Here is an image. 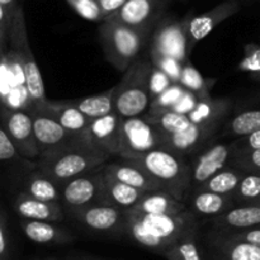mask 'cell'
I'll use <instances>...</instances> for the list:
<instances>
[{
  "mask_svg": "<svg viewBox=\"0 0 260 260\" xmlns=\"http://www.w3.org/2000/svg\"><path fill=\"white\" fill-rule=\"evenodd\" d=\"M96 2H98L99 7H101L102 12H103L104 17H106L107 19L109 15L114 14L117 10L121 9L127 0H96Z\"/></svg>",
  "mask_w": 260,
  "mask_h": 260,
  "instance_id": "7dc6e473",
  "label": "cell"
},
{
  "mask_svg": "<svg viewBox=\"0 0 260 260\" xmlns=\"http://www.w3.org/2000/svg\"><path fill=\"white\" fill-rule=\"evenodd\" d=\"M104 179H106L107 205L116 206L123 211L134 208L147 193L146 190L124 184L106 174H104Z\"/></svg>",
  "mask_w": 260,
  "mask_h": 260,
  "instance_id": "83f0119b",
  "label": "cell"
},
{
  "mask_svg": "<svg viewBox=\"0 0 260 260\" xmlns=\"http://www.w3.org/2000/svg\"><path fill=\"white\" fill-rule=\"evenodd\" d=\"M103 172L104 174L118 182L146 190V192L164 190L162 185L151 174H149L144 168L129 159L119 157V161L106 162L103 165Z\"/></svg>",
  "mask_w": 260,
  "mask_h": 260,
  "instance_id": "e0dca14e",
  "label": "cell"
},
{
  "mask_svg": "<svg viewBox=\"0 0 260 260\" xmlns=\"http://www.w3.org/2000/svg\"><path fill=\"white\" fill-rule=\"evenodd\" d=\"M238 70L249 74L254 80L260 81V45L248 43L244 47V57L239 62Z\"/></svg>",
  "mask_w": 260,
  "mask_h": 260,
  "instance_id": "74e56055",
  "label": "cell"
},
{
  "mask_svg": "<svg viewBox=\"0 0 260 260\" xmlns=\"http://www.w3.org/2000/svg\"><path fill=\"white\" fill-rule=\"evenodd\" d=\"M260 129V108L246 109L234 116L226 124L225 136L233 140L248 136Z\"/></svg>",
  "mask_w": 260,
  "mask_h": 260,
  "instance_id": "4dcf8cb0",
  "label": "cell"
},
{
  "mask_svg": "<svg viewBox=\"0 0 260 260\" xmlns=\"http://www.w3.org/2000/svg\"><path fill=\"white\" fill-rule=\"evenodd\" d=\"M200 99L201 98L197 95V94L193 93V91L188 90L187 89L184 93V95H183L182 98H180V101L178 102L174 107H173L172 111L177 112V113L189 114L190 112L196 108V106L198 104Z\"/></svg>",
  "mask_w": 260,
  "mask_h": 260,
  "instance_id": "bcb514c9",
  "label": "cell"
},
{
  "mask_svg": "<svg viewBox=\"0 0 260 260\" xmlns=\"http://www.w3.org/2000/svg\"><path fill=\"white\" fill-rule=\"evenodd\" d=\"M156 0H127L123 7L107 19L116 20L127 27L147 32L156 13Z\"/></svg>",
  "mask_w": 260,
  "mask_h": 260,
  "instance_id": "ffe728a7",
  "label": "cell"
},
{
  "mask_svg": "<svg viewBox=\"0 0 260 260\" xmlns=\"http://www.w3.org/2000/svg\"><path fill=\"white\" fill-rule=\"evenodd\" d=\"M165 135L147 118L146 114L123 118L119 157H135L162 146Z\"/></svg>",
  "mask_w": 260,
  "mask_h": 260,
  "instance_id": "ba28073f",
  "label": "cell"
},
{
  "mask_svg": "<svg viewBox=\"0 0 260 260\" xmlns=\"http://www.w3.org/2000/svg\"><path fill=\"white\" fill-rule=\"evenodd\" d=\"M187 200L189 201V205H187L188 208L196 216H206L212 218L222 215L235 206L233 196L201 189L190 190Z\"/></svg>",
  "mask_w": 260,
  "mask_h": 260,
  "instance_id": "44dd1931",
  "label": "cell"
},
{
  "mask_svg": "<svg viewBox=\"0 0 260 260\" xmlns=\"http://www.w3.org/2000/svg\"><path fill=\"white\" fill-rule=\"evenodd\" d=\"M255 205H258V206H260V198H259V200H258V202H256V203H255Z\"/></svg>",
  "mask_w": 260,
  "mask_h": 260,
  "instance_id": "c3c4849f",
  "label": "cell"
},
{
  "mask_svg": "<svg viewBox=\"0 0 260 260\" xmlns=\"http://www.w3.org/2000/svg\"><path fill=\"white\" fill-rule=\"evenodd\" d=\"M109 157L111 155L93 144L83 132L50 154L38 157L37 169L61 187L73 178L102 168Z\"/></svg>",
  "mask_w": 260,
  "mask_h": 260,
  "instance_id": "7a4b0ae2",
  "label": "cell"
},
{
  "mask_svg": "<svg viewBox=\"0 0 260 260\" xmlns=\"http://www.w3.org/2000/svg\"><path fill=\"white\" fill-rule=\"evenodd\" d=\"M2 128L5 129L8 136L14 142L20 155L27 159H38L40 150L33 128V118L29 109L10 108L3 104L0 112Z\"/></svg>",
  "mask_w": 260,
  "mask_h": 260,
  "instance_id": "9c48e42d",
  "label": "cell"
},
{
  "mask_svg": "<svg viewBox=\"0 0 260 260\" xmlns=\"http://www.w3.org/2000/svg\"><path fill=\"white\" fill-rule=\"evenodd\" d=\"M0 160L3 162H23L28 160L27 157L20 155V152L15 147L14 142L10 140L5 129L2 128V127H0Z\"/></svg>",
  "mask_w": 260,
  "mask_h": 260,
  "instance_id": "60d3db41",
  "label": "cell"
},
{
  "mask_svg": "<svg viewBox=\"0 0 260 260\" xmlns=\"http://www.w3.org/2000/svg\"><path fill=\"white\" fill-rule=\"evenodd\" d=\"M244 174H245V172H243V170L238 169V168L233 167V165H228V167L221 169L218 173H216L207 182H205L202 185L196 188V189L233 196V193L238 188Z\"/></svg>",
  "mask_w": 260,
  "mask_h": 260,
  "instance_id": "f546056e",
  "label": "cell"
},
{
  "mask_svg": "<svg viewBox=\"0 0 260 260\" xmlns=\"http://www.w3.org/2000/svg\"><path fill=\"white\" fill-rule=\"evenodd\" d=\"M28 109L33 118V128L40 150V156L50 154L51 151L65 145L75 136L66 131L62 124L51 113L47 107V102L40 104L32 103Z\"/></svg>",
  "mask_w": 260,
  "mask_h": 260,
  "instance_id": "30bf717a",
  "label": "cell"
},
{
  "mask_svg": "<svg viewBox=\"0 0 260 260\" xmlns=\"http://www.w3.org/2000/svg\"><path fill=\"white\" fill-rule=\"evenodd\" d=\"M152 66L151 60L137 57L114 85V111L122 118L144 116L149 111L152 101L149 86Z\"/></svg>",
  "mask_w": 260,
  "mask_h": 260,
  "instance_id": "277c9868",
  "label": "cell"
},
{
  "mask_svg": "<svg viewBox=\"0 0 260 260\" xmlns=\"http://www.w3.org/2000/svg\"><path fill=\"white\" fill-rule=\"evenodd\" d=\"M150 60L156 68L164 71L174 83H179L183 73V65H184L182 61L177 60L172 56L162 55L155 50H150Z\"/></svg>",
  "mask_w": 260,
  "mask_h": 260,
  "instance_id": "8d00e7d4",
  "label": "cell"
},
{
  "mask_svg": "<svg viewBox=\"0 0 260 260\" xmlns=\"http://www.w3.org/2000/svg\"><path fill=\"white\" fill-rule=\"evenodd\" d=\"M23 190L32 197L47 202L61 203V187L53 182L50 177L41 172L40 169H33L23 178Z\"/></svg>",
  "mask_w": 260,
  "mask_h": 260,
  "instance_id": "4316f807",
  "label": "cell"
},
{
  "mask_svg": "<svg viewBox=\"0 0 260 260\" xmlns=\"http://www.w3.org/2000/svg\"><path fill=\"white\" fill-rule=\"evenodd\" d=\"M129 160L151 174L162 185L164 192L170 193L180 201H187L192 187L189 161L185 157L161 146L139 156L129 157Z\"/></svg>",
  "mask_w": 260,
  "mask_h": 260,
  "instance_id": "3957f363",
  "label": "cell"
},
{
  "mask_svg": "<svg viewBox=\"0 0 260 260\" xmlns=\"http://www.w3.org/2000/svg\"><path fill=\"white\" fill-rule=\"evenodd\" d=\"M234 150L231 142H211L207 147L194 155L189 161L190 190L207 182L212 175L230 165Z\"/></svg>",
  "mask_w": 260,
  "mask_h": 260,
  "instance_id": "8fae6325",
  "label": "cell"
},
{
  "mask_svg": "<svg viewBox=\"0 0 260 260\" xmlns=\"http://www.w3.org/2000/svg\"><path fill=\"white\" fill-rule=\"evenodd\" d=\"M260 198V173H245L233 193L235 206L255 205Z\"/></svg>",
  "mask_w": 260,
  "mask_h": 260,
  "instance_id": "d6a6232c",
  "label": "cell"
},
{
  "mask_svg": "<svg viewBox=\"0 0 260 260\" xmlns=\"http://www.w3.org/2000/svg\"><path fill=\"white\" fill-rule=\"evenodd\" d=\"M47 107L63 128L71 135H80L93 119L84 114L71 101H47Z\"/></svg>",
  "mask_w": 260,
  "mask_h": 260,
  "instance_id": "d4e9b609",
  "label": "cell"
},
{
  "mask_svg": "<svg viewBox=\"0 0 260 260\" xmlns=\"http://www.w3.org/2000/svg\"><path fill=\"white\" fill-rule=\"evenodd\" d=\"M162 256L168 260H203L196 241V234L178 241Z\"/></svg>",
  "mask_w": 260,
  "mask_h": 260,
  "instance_id": "d590c367",
  "label": "cell"
},
{
  "mask_svg": "<svg viewBox=\"0 0 260 260\" xmlns=\"http://www.w3.org/2000/svg\"><path fill=\"white\" fill-rule=\"evenodd\" d=\"M9 43L13 53L17 56L19 65L22 66V73L23 76H24L25 90H27L28 98L30 99L33 104L47 102L48 99L45 93L42 74H41L37 62H36L35 55H33L29 40H28L24 12H23L22 5H18V9L15 12Z\"/></svg>",
  "mask_w": 260,
  "mask_h": 260,
  "instance_id": "8992f818",
  "label": "cell"
},
{
  "mask_svg": "<svg viewBox=\"0 0 260 260\" xmlns=\"http://www.w3.org/2000/svg\"><path fill=\"white\" fill-rule=\"evenodd\" d=\"M239 10H240L239 2L231 0V2L221 3L217 7L203 13V14L190 18L189 24H188V52L189 55L198 42L207 37L217 25L233 17Z\"/></svg>",
  "mask_w": 260,
  "mask_h": 260,
  "instance_id": "9a60e30c",
  "label": "cell"
},
{
  "mask_svg": "<svg viewBox=\"0 0 260 260\" xmlns=\"http://www.w3.org/2000/svg\"><path fill=\"white\" fill-rule=\"evenodd\" d=\"M20 228L24 235L36 244H68L74 240L70 231L56 225L52 221H38L20 218Z\"/></svg>",
  "mask_w": 260,
  "mask_h": 260,
  "instance_id": "7402d4cb",
  "label": "cell"
},
{
  "mask_svg": "<svg viewBox=\"0 0 260 260\" xmlns=\"http://www.w3.org/2000/svg\"><path fill=\"white\" fill-rule=\"evenodd\" d=\"M230 165L245 173H260V149L233 156Z\"/></svg>",
  "mask_w": 260,
  "mask_h": 260,
  "instance_id": "ab89813d",
  "label": "cell"
},
{
  "mask_svg": "<svg viewBox=\"0 0 260 260\" xmlns=\"http://www.w3.org/2000/svg\"><path fill=\"white\" fill-rule=\"evenodd\" d=\"M180 84L184 86L188 90L193 91V93L197 94L201 99L207 98L210 95V89L213 84L216 83L215 80H211V79L203 78L202 74L198 71V69L196 68L193 63L189 62V60L187 62H184L183 65V73L180 76Z\"/></svg>",
  "mask_w": 260,
  "mask_h": 260,
  "instance_id": "1f68e13d",
  "label": "cell"
},
{
  "mask_svg": "<svg viewBox=\"0 0 260 260\" xmlns=\"http://www.w3.org/2000/svg\"><path fill=\"white\" fill-rule=\"evenodd\" d=\"M231 145H233L234 150L233 156L239 154H244V152L250 151V150L260 149V129L248 135V136H243L233 140Z\"/></svg>",
  "mask_w": 260,
  "mask_h": 260,
  "instance_id": "7bdbcfd3",
  "label": "cell"
},
{
  "mask_svg": "<svg viewBox=\"0 0 260 260\" xmlns=\"http://www.w3.org/2000/svg\"><path fill=\"white\" fill-rule=\"evenodd\" d=\"M98 32L107 61L119 71H126L136 60L147 35L112 19L103 20Z\"/></svg>",
  "mask_w": 260,
  "mask_h": 260,
  "instance_id": "5b68a950",
  "label": "cell"
},
{
  "mask_svg": "<svg viewBox=\"0 0 260 260\" xmlns=\"http://www.w3.org/2000/svg\"><path fill=\"white\" fill-rule=\"evenodd\" d=\"M124 217V233L140 246L161 255L182 239L197 234L196 215L189 208L178 215H149L126 210Z\"/></svg>",
  "mask_w": 260,
  "mask_h": 260,
  "instance_id": "6da1fadb",
  "label": "cell"
},
{
  "mask_svg": "<svg viewBox=\"0 0 260 260\" xmlns=\"http://www.w3.org/2000/svg\"><path fill=\"white\" fill-rule=\"evenodd\" d=\"M231 109V101L228 98L200 99L196 108L188 114L193 124H223Z\"/></svg>",
  "mask_w": 260,
  "mask_h": 260,
  "instance_id": "484cf974",
  "label": "cell"
},
{
  "mask_svg": "<svg viewBox=\"0 0 260 260\" xmlns=\"http://www.w3.org/2000/svg\"><path fill=\"white\" fill-rule=\"evenodd\" d=\"M70 217L86 230L99 234L124 233V211L116 206L95 205L68 212Z\"/></svg>",
  "mask_w": 260,
  "mask_h": 260,
  "instance_id": "7c38bea8",
  "label": "cell"
},
{
  "mask_svg": "<svg viewBox=\"0 0 260 260\" xmlns=\"http://www.w3.org/2000/svg\"><path fill=\"white\" fill-rule=\"evenodd\" d=\"M174 81L167 75L162 70H160L156 66H152L151 74H150L149 79V86H150V94H151V98L155 99L157 95L162 93V91L167 90L170 85H173Z\"/></svg>",
  "mask_w": 260,
  "mask_h": 260,
  "instance_id": "b9f144b4",
  "label": "cell"
},
{
  "mask_svg": "<svg viewBox=\"0 0 260 260\" xmlns=\"http://www.w3.org/2000/svg\"><path fill=\"white\" fill-rule=\"evenodd\" d=\"M217 231H239L260 225V206H234L222 215L212 218Z\"/></svg>",
  "mask_w": 260,
  "mask_h": 260,
  "instance_id": "603a6c76",
  "label": "cell"
},
{
  "mask_svg": "<svg viewBox=\"0 0 260 260\" xmlns=\"http://www.w3.org/2000/svg\"><path fill=\"white\" fill-rule=\"evenodd\" d=\"M122 118L116 111L91 121L84 135L93 144L101 147L107 154L117 155L121 152V129Z\"/></svg>",
  "mask_w": 260,
  "mask_h": 260,
  "instance_id": "2e32d148",
  "label": "cell"
},
{
  "mask_svg": "<svg viewBox=\"0 0 260 260\" xmlns=\"http://www.w3.org/2000/svg\"><path fill=\"white\" fill-rule=\"evenodd\" d=\"M70 101L89 118H99L114 112V86L101 94L70 99Z\"/></svg>",
  "mask_w": 260,
  "mask_h": 260,
  "instance_id": "f1b7e54d",
  "label": "cell"
},
{
  "mask_svg": "<svg viewBox=\"0 0 260 260\" xmlns=\"http://www.w3.org/2000/svg\"><path fill=\"white\" fill-rule=\"evenodd\" d=\"M185 90L187 89L180 83H174L173 85H170L167 90L162 91L155 99H152L147 114H150V116H159V114L165 113V112L172 111L173 107L184 95Z\"/></svg>",
  "mask_w": 260,
  "mask_h": 260,
  "instance_id": "e575fe53",
  "label": "cell"
},
{
  "mask_svg": "<svg viewBox=\"0 0 260 260\" xmlns=\"http://www.w3.org/2000/svg\"><path fill=\"white\" fill-rule=\"evenodd\" d=\"M13 207L20 218L38 221L60 222L63 220L65 208L58 202H47L32 197L24 190L17 193L13 201Z\"/></svg>",
  "mask_w": 260,
  "mask_h": 260,
  "instance_id": "d6986e66",
  "label": "cell"
},
{
  "mask_svg": "<svg viewBox=\"0 0 260 260\" xmlns=\"http://www.w3.org/2000/svg\"><path fill=\"white\" fill-rule=\"evenodd\" d=\"M222 124H190L183 131L164 136L162 147L185 157L198 154L212 141Z\"/></svg>",
  "mask_w": 260,
  "mask_h": 260,
  "instance_id": "4fadbf2b",
  "label": "cell"
},
{
  "mask_svg": "<svg viewBox=\"0 0 260 260\" xmlns=\"http://www.w3.org/2000/svg\"><path fill=\"white\" fill-rule=\"evenodd\" d=\"M146 116L165 136L183 131V129H185L192 124L188 114L177 113L174 111L165 112V113L159 114V116H150V114L146 113Z\"/></svg>",
  "mask_w": 260,
  "mask_h": 260,
  "instance_id": "836d02e7",
  "label": "cell"
},
{
  "mask_svg": "<svg viewBox=\"0 0 260 260\" xmlns=\"http://www.w3.org/2000/svg\"><path fill=\"white\" fill-rule=\"evenodd\" d=\"M190 17L180 22H172L161 25L152 36L150 50H155L162 55L172 56L183 63L189 60L188 52V24Z\"/></svg>",
  "mask_w": 260,
  "mask_h": 260,
  "instance_id": "5bb4252c",
  "label": "cell"
},
{
  "mask_svg": "<svg viewBox=\"0 0 260 260\" xmlns=\"http://www.w3.org/2000/svg\"><path fill=\"white\" fill-rule=\"evenodd\" d=\"M208 260H260V248L216 231L208 239Z\"/></svg>",
  "mask_w": 260,
  "mask_h": 260,
  "instance_id": "ac0fdd59",
  "label": "cell"
},
{
  "mask_svg": "<svg viewBox=\"0 0 260 260\" xmlns=\"http://www.w3.org/2000/svg\"><path fill=\"white\" fill-rule=\"evenodd\" d=\"M220 233H223L226 236L234 239V240L244 241V243L251 244V245L260 248V229L258 228H250L239 231H220Z\"/></svg>",
  "mask_w": 260,
  "mask_h": 260,
  "instance_id": "ee69618b",
  "label": "cell"
},
{
  "mask_svg": "<svg viewBox=\"0 0 260 260\" xmlns=\"http://www.w3.org/2000/svg\"><path fill=\"white\" fill-rule=\"evenodd\" d=\"M61 205L66 212L95 205H107L103 167L73 178L61 185Z\"/></svg>",
  "mask_w": 260,
  "mask_h": 260,
  "instance_id": "52a82bcc",
  "label": "cell"
},
{
  "mask_svg": "<svg viewBox=\"0 0 260 260\" xmlns=\"http://www.w3.org/2000/svg\"><path fill=\"white\" fill-rule=\"evenodd\" d=\"M66 2L83 19L90 22H103L106 19L96 0H66Z\"/></svg>",
  "mask_w": 260,
  "mask_h": 260,
  "instance_id": "f35d334b",
  "label": "cell"
},
{
  "mask_svg": "<svg viewBox=\"0 0 260 260\" xmlns=\"http://www.w3.org/2000/svg\"><path fill=\"white\" fill-rule=\"evenodd\" d=\"M7 212H0V260H9L10 254V234L8 230Z\"/></svg>",
  "mask_w": 260,
  "mask_h": 260,
  "instance_id": "f6af8a7d",
  "label": "cell"
},
{
  "mask_svg": "<svg viewBox=\"0 0 260 260\" xmlns=\"http://www.w3.org/2000/svg\"><path fill=\"white\" fill-rule=\"evenodd\" d=\"M135 212L149 215H178L188 210L184 201H180L164 190L147 192L142 200L131 208Z\"/></svg>",
  "mask_w": 260,
  "mask_h": 260,
  "instance_id": "cb8c5ba5",
  "label": "cell"
}]
</instances>
